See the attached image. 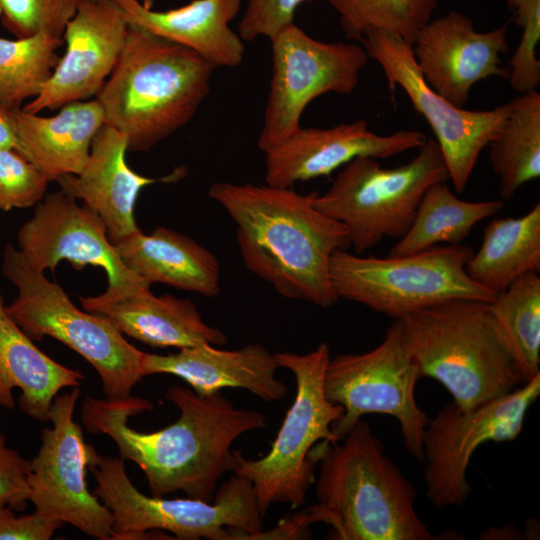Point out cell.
I'll return each instance as SVG.
<instances>
[{
	"label": "cell",
	"instance_id": "obj_12",
	"mask_svg": "<svg viewBox=\"0 0 540 540\" xmlns=\"http://www.w3.org/2000/svg\"><path fill=\"white\" fill-rule=\"evenodd\" d=\"M270 41L272 74L257 141L263 153L302 127L303 112L316 97L351 94L369 58L364 47L317 40L295 23Z\"/></svg>",
	"mask_w": 540,
	"mask_h": 540
},
{
	"label": "cell",
	"instance_id": "obj_14",
	"mask_svg": "<svg viewBox=\"0 0 540 540\" xmlns=\"http://www.w3.org/2000/svg\"><path fill=\"white\" fill-rule=\"evenodd\" d=\"M368 57L382 68L394 94L400 87L426 119L443 155L455 191L464 192L478 158L499 133L510 112L509 102L491 110H466L435 92L422 77L412 45L380 30L362 39Z\"/></svg>",
	"mask_w": 540,
	"mask_h": 540
},
{
	"label": "cell",
	"instance_id": "obj_2",
	"mask_svg": "<svg viewBox=\"0 0 540 540\" xmlns=\"http://www.w3.org/2000/svg\"><path fill=\"white\" fill-rule=\"evenodd\" d=\"M313 194L268 184L214 182L208 196L236 226L248 270L281 296L328 308L339 300L330 279V259L351 247L349 233L313 205Z\"/></svg>",
	"mask_w": 540,
	"mask_h": 540
},
{
	"label": "cell",
	"instance_id": "obj_35",
	"mask_svg": "<svg viewBox=\"0 0 540 540\" xmlns=\"http://www.w3.org/2000/svg\"><path fill=\"white\" fill-rule=\"evenodd\" d=\"M50 181L15 149H0V209L27 208L45 196Z\"/></svg>",
	"mask_w": 540,
	"mask_h": 540
},
{
	"label": "cell",
	"instance_id": "obj_8",
	"mask_svg": "<svg viewBox=\"0 0 540 540\" xmlns=\"http://www.w3.org/2000/svg\"><path fill=\"white\" fill-rule=\"evenodd\" d=\"M275 358L279 367L291 371L295 378L294 401L269 452L249 460L238 451L233 472L252 483L262 516L275 503H286L294 509L305 504L307 491L316 480L317 461L311 451L321 441L340 440L331 427L344 412L327 399L324 391L330 361L327 343L306 354L278 352Z\"/></svg>",
	"mask_w": 540,
	"mask_h": 540
},
{
	"label": "cell",
	"instance_id": "obj_30",
	"mask_svg": "<svg viewBox=\"0 0 540 540\" xmlns=\"http://www.w3.org/2000/svg\"><path fill=\"white\" fill-rule=\"evenodd\" d=\"M495 324L523 382L540 374V277L526 273L489 302Z\"/></svg>",
	"mask_w": 540,
	"mask_h": 540
},
{
	"label": "cell",
	"instance_id": "obj_7",
	"mask_svg": "<svg viewBox=\"0 0 540 540\" xmlns=\"http://www.w3.org/2000/svg\"><path fill=\"white\" fill-rule=\"evenodd\" d=\"M2 274L17 288L6 311L32 340L49 336L80 354L97 371L107 399L132 397L144 377L143 352L109 318L78 309L60 285L32 269L12 245L4 249Z\"/></svg>",
	"mask_w": 540,
	"mask_h": 540
},
{
	"label": "cell",
	"instance_id": "obj_16",
	"mask_svg": "<svg viewBox=\"0 0 540 540\" xmlns=\"http://www.w3.org/2000/svg\"><path fill=\"white\" fill-rule=\"evenodd\" d=\"M18 250L34 270L54 271L62 260L77 270L86 265L101 267L108 286L101 297L107 299L131 295L150 284L130 271L110 242L106 226L99 214L59 190L44 196L34 215L17 233Z\"/></svg>",
	"mask_w": 540,
	"mask_h": 540
},
{
	"label": "cell",
	"instance_id": "obj_36",
	"mask_svg": "<svg viewBox=\"0 0 540 540\" xmlns=\"http://www.w3.org/2000/svg\"><path fill=\"white\" fill-rule=\"evenodd\" d=\"M306 0H248L239 23L238 34L243 41L259 37L272 39L294 23L297 8Z\"/></svg>",
	"mask_w": 540,
	"mask_h": 540
},
{
	"label": "cell",
	"instance_id": "obj_11",
	"mask_svg": "<svg viewBox=\"0 0 540 540\" xmlns=\"http://www.w3.org/2000/svg\"><path fill=\"white\" fill-rule=\"evenodd\" d=\"M420 378L403 342L399 319L374 349L330 358L324 378L325 395L344 410L332 424V432L342 439L364 415L386 414L398 421L409 453L424 462L423 435L429 417L415 399Z\"/></svg>",
	"mask_w": 540,
	"mask_h": 540
},
{
	"label": "cell",
	"instance_id": "obj_41",
	"mask_svg": "<svg viewBox=\"0 0 540 540\" xmlns=\"http://www.w3.org/2000/svg\"><path fill=\"white\" fill-rule=\"evenodd\" d=\"M81 1H96V0H81Z\"/></svg>",
	"mask_w": 540,
	"mask_h": 540
},
{
	"label": "cell",
	"instance_id": "obj_4",
	"mask_svg": "<svg viewBox=\"0 0 540 540\" xmlns=\"http://www.w3.org/2000/svg\"><path fill=\"white\" fill-rule=\"evenodd\" d=\"M216 67L197 52L129 24L117 63L96 96L105 124L144 152L187 125L210 93Z\"/></svg>",
	"mask_w": 540,
	"mask_h": 540
},
{
	"label": "cell",
	"instance_id": "obj_26",
	"mask_svg": "<svg viewBox=\"0 0 540 540\" xmlns=\"http://www.w3.org/2000/svg\"><path fill=\"white\" fill-rule=\"evenodd\" d=\"M84 376L41 351L7 313L0 293V406L14 409L13 389L21 390L20 409L41 422L58 392L78 387Z\"/></svg>",
	"mask_w": 540,
	"mask_h": 540
},
{
	"label": "cell",
	"instance_id": "obj_20",
	"mask_svg": "<svg viewBox=\"0 0 540 540\" xmlns=\"http://www.w3.org/2000/svg\"><path fill=\"white\" fill-rule=\"evenodd\" d=\"M127 151V136L104 124L92 140L82 171L56 180L61 190L81 199L99 214L113 245L139 229L134 207L142 188L157 182H173L185 174L184 168H178L161 178L142 176L128 166Z\"/></svg>",
	"mask_w": 540,
	"mask_h": 540
},
{
	"label": "cell",
	"instance_id": "obj_6",
	"mask_svg": "<svg viewBox=\"0 0 540 540\" xmlns=\"http://www.w3.org/2000/svg\"><path fill=\"white\" fill-rule=\"evenodd\" d=\"M88 470L97 483L95 495L113 516L110 540L148 539L153 530L169 531L180 540H249L263 530L252 483L245 477L233 474L206 502L141 493L120 457L96 452Z\"/></svg>",
	"mask_w": 540,
	"mask_h": 540
},
{
	"label": "cell",
	"instance_id": "obj_10",
	"mask_svg": "<svg viewBox=\"0 0 540 540\" xmlns=\"http://www.w3.org/2000/svg\"><path fill=\"white\" fill-rule=\"evenodd\" d=\"M449 180L435 139H427L408 163L384 168L372 157H358L338 172L329 189L314 193L313 205L343 224L356 254L383 238L400 239L409 229L424 192Z\"/></svg>",
	"mask_w": 540,
	"mask_h": 540
},
{
	"label": "cell",
	"instance_id": "obj_40",
	"mask_svg": "<svg viewBox=\"0 0 540 540\" xmlns=\"http://www.w3.org/2000/svg\"><path fill=\"white\" fill-rule=\"evenodd\" d=\"M506 1H507V4L509 5L511 0H506Z\"/></svg>",
	"mask_w": 540,
	"mask_h": 540
},
{
	"label": "cell",
	"instance_id": "obj_3",
	"mask_svg": "<svg viewBox=\"0 0 540 540\" xmlns=\"http://www.w3.org/2000/svg\"><path fill=\"white\" fill-rule=\"evenodd\" d=\"M319 475L308 523L332 527L337 540L435 539L415 509L417 492L366 421L335 442L312 449Z\"/></svg>",
	"mask_w": 540,
	"mask_h": 540
},
{
	"label": "cell",
	"instance_id": "obj_22",
	"mask_svg": "<svg viewBox=\"0 0 540 540\" xmlns=\"http://www.w3.org/2000/svg\"><path fill=\"white\" fill-rule=\"evenodd\" d=\"M79 299L84 310L106 316L123 335L151 347L182 349L227 342L222 331L204 322L190 299L155 296L150 288L114 299L100 295Z\"/></svg>",
	"mask_w": 540,
	"mask_h": 540
},
{
	"label": "cell",
	"instance_id": "obj_24",
	"mask_svg": "<svg viewBox=\"0 0 540 540\" xmlns=\"http://www.w3.org/2000/svg\"><path fill=\"white\" fill-rule=\"evenodd\" d=\"M123 264L148 284L215 297L220 293L216 256L191 237L158 226L150 234L140 229L116 243Z\"/></svg>",
	"mask_w": 540,
	"mask_h": 540
},
{
	"label": "cell",
	"instance_id": "obj_1",
	"mask_svg": "<svg viewBox=\"0 0 540 540\" xmlns=\"http://www.w3.org/2000/svg\"><path fill=\"white\" fill-rule=\"evenodd\" d=\"M166 399L179 410L167 427L141 432L128 420L153 409L145 398L124 400L86 397L81 420L93 434H105L117 445L120 458L143 471L152 496L177 491L211 502L222 476L237 465L232 445L241 435L266 426V417L254 410L239 409L221 392L202 396L182 386L168 389Z\"/></svg>",
	"mask_w": 540,
	"mask_h": 540
},
{
	"label": "cell",
	"instance_id": "obj_34",
	"mask_svg": "<svg viewBox=\"0 0 540 540\" xmlns=\"http://www.w3.org/2000/svg\"><path fill=\"white\" fill-rule=\"evenodd\" d=\"M516 11V24L522 27V37L511 60L508 79L517 92L536 90L540 83V61L536 47L540 39V0H511Z\"/></svg>",
	"mask_w": 540,
	"mask_h": 540
},
{
	"label": "cell",
	"instance_id": "obj_21",
	"mask_svg": "<svg viewBox=\"0 0 540 540\" xmlns=\"http://www.w3.org/2000/svg\"><path fill=\"white\" fill-rule=\"evenodd\" d=\"M144 376L171 374L186 381L199 395L208 396L224 388H242L260 399L279 401L288 392L276 378L279 367L275 354L261 344H248L236 350L212 345L182 348L169 355L142 354Z\"/></svg>",
	"mask_w": 540,
	"mask_h": 540
},
{
	"label": "cell",
	"instance_id": "obj_25",
	"mask_svg": "<svg viewBox=\"0 0 540 540\" xmlns=\"http://www.w3.org/2000/svg\"><path fill=\"white\" fill-rule=\"evenodd\" d=\"M20 154L39 168L49 181L79 174L92 140L105 124L98 99L65 104L50 117L15 109Z\"/></svg>",
	"mask_w": 540,
	"mask_h": 540
},
{
	"label": "cell",
	"instance_id": "obj_32",
	"mask_svg": "<svg viewBox=\"0 0 540 540\" xmlns=\"http://www.w3.org/2000/svg\"><path fill=\"white\" fill-rule=\"evenodd\" d=\"M339 15L350 39L380 30L413 44L432 19L438 0H325Z\"/></svg>",
	"mask_w": 540,
	"mask_h": 540
},
{
	"label": "cell",
	"instance_id": "obj_27",
	"mask_svg": "<svg viewBox=\"0 0 540 540\" xmlns=\"http://www.w3.org/2000/svg\"><path fill=\"white\" fill-rule=\"evenodd\" d=\"M467 275L497 295L514 280L540 271V204L518 218L492 220L479 250L465 266Z\"/></svg>",
	"mask_w": 540,
	"mask_h": 540
},
{
	"label": "cell",
	"instance_id": "obj_33",
	"mask_svg": "<svg viewBox=\"0 0 540 540\" xmlns=\"http://www.w3.org/2000/svg\"><path fill=\"white\" fill-rule=\"evenodd\" d=\"M81 0H0L1 24L16 38L44 32L63 37Z\"/></svg>",
	"mask_w": 540,
	"mask_h": 540
},
{
	"label": "cell",
	"instance_id": "obj_15",
	"mask_svg": "<svg viewBox=\"0 0 540 540\" xmlns=\"http://www.w3.org/2000/svg\"><path fill=\"white\" fill-rule=\"evenodd\" d=\"M79 396V388L73 387L51 404L52 427L43 430L40 449L30 461L29 502L35 511L87 536L110 540L112 513L87 486L88 466L97 451L85 442L81 426L73 419Z\"/></svg>",
	"mask_w": 540,
	"mask_h": 540
},
{
	"label": "cell",
	"instance_id": "obj_38",
	"mask_svg": "<svg viewBox=\"0 0 540 540\" xmlns=\"http://www.w3.org/2000/svg\"><path fill=\"white\" fill-rule=\"evenodd\" d=\"M63 524L37 511L16 516L7 509L0 514V540H48Z\"/></svg>",
	"mask_w": 540,
	"mask_h": 540
},
{
	"label": "cell",
	"instance_id": "obj_18",
	"mask_svg": "<svg viewBox=\"0 0 540 540\" xmlns=\"http://www.w3.org/2000/svg\"><path fill=\"white\" fill-rule=\"evenodd\" d=\"M507 49L506 25L478 32L472 20L458 11L431 19L412 44L425 82L457 107L465 105L478 81L492 76L508 78L500 58Z\"/></svg>",
	"mask_w": 540,
	"mask_h": 540
},
{
	"label": "cell",
	"instance_id": "obj_19",
	"mask_svg": "<svg viewBox=\"0 0 540 540\" xmlns=\"http://www.w3.org/2000/svg\"><path fill=\"white\" fill-rule=\"evenodd\" d=\"M427 138L413 130L379 135L364 120L329 128L300 127L265 154V184L290 188L297 182L329 176L358 157L385 159L419 149Z\"/></svg>",
	"mask_w": 540,
	"mask_h": 540
},
{
	"label": "cell",
	"instance_id": "obj_31",
	"mask_svg": "<svg viewBox=\"0 0 540 540\" xmlns=\"http://www.w3.org/2000/svg\"><path fill=\"white\" fill-rule=\"evenodd\" d=\"M62 44V37L44 32L0 38V103L17 109L24 100L38 96L59 61Z\"/></svg>",
	"mask_w": 540,
	"mask_h": 540
},
{
	"label": "cell",
	"instance_id": "obj_17",
	"mask_svg": "<svg viewBox=\"0 0 540 540\" xmlns=\"http://www.w3.org/2000/svg\"><path fill=\"white\" fill-rule=\"evenodd\" d=\"M129 22L115 0L81 1L67 22L66 51L23 111L38 114L98 95L124 47Z\"/></svg>",
	"mask_w": 540,
	"mask_h": 540
},
{
	"label": "cell",
	"instance_id": "obj_9",
	"mask_svg": "<svg viewBox=\"0 0 540 540\" xmlns=\"http://www.w3.org/2000/svg\"><path fill=\"white\" fill-rule=\"evenodd\" d=\"M473 253L461 243L386 258L337 250L330 259V279L339 299L360 303L395 320L403 319L452 300L491 302L496 295L465 271Z\"/></svg>",
	"mask_w": 540,
	"mask_h": 540
},
{
	"label": "cell",
	"instance_id": "obj_29",
	"mask_svg": "<svg viewBox=\"0 0 540 540\" xmlns=\"http://www.w3.org/2000/svg\"><path fill=\"white\" fill-rule=\"evenodd\" d=\"M509 104L507 119L488 145L502 200L540 176V93H521Z\"/></svg>",
	"mask_w": 540,
	"mask_h": 540
},
{
	"label": "cell",
	"instance_id": "obj_13",
	"mask_svg": "<svg viewBox=\"0 0 540 540\" xmlns=\"http://www.w3.org/2000/svg\"><path fill=\"white\" fill-rule=\"evenodd\" d=\"M539 395L540 374L469 410L451 401L429 419L423 435L427 499L438 509L462 506L472 490L466 474L476 449L516 439Z\"/></svg>",
	"mask_w": 540,
	"mask_h": 540
},
{
	"label": "cell",
	"instance_id": "obj_28",
	"mask_svg": "<svg viewBox=\"0 0 540 540\" xmlns=\"http://www.w3.org/2000/svg\"><path fill=\"white\" fill-rule=\"evenodd\" d=\"M503 207V200L464 201L446 182L435 183L424 192L408 231L388 256L409 255L441 243L459 244L477 223Z\"/></svg>",
	"mask_w": 540,
	"mask_h": 540
},
{
	"label": "cell",
	"instance_id": "obj_37",
	"mask_svg": "<svg viewBox=\"0 0 540 540\" xmlns=\"http://www.w3.org/2000/svg\"><path fill=\"white\" fill-rule=\"evenodd\" d=\"M29 471L30 461L8 447L5 435L0 433V514L7 509H26L30 492Z\"/></svg>",
	"mask_w": 540,
	"mask_h": 540
},
{
	"label": "cell",
	"instance_id": "obj_23",
	"mask_svg": "<svg viewBox=\"0 0 540 540\" xmlns=\"http://www.w3.org/2000/svg\"><path fill=\"white\" fill-rule=\"evenodd\" d=\"M129 24L181 44L216 68H234L244 58V42L230 23L242 0H193L169 10H153L139 0H115Z\"/></svg>",
	"mask_w": 540,
	"mask_h": 540
},
{
	"label": "cell",
	"instance_id": "obj_5",
	"mask_svg": "<svg viewBox=\"0 0 540 540\" xmlns=\"http://www.w3.org/2000/svg\"><path fill=\"white\" fill-rule=\"evenodd\" d=\"M399 320L421 378L440 382L460 408L472 409L524 384L489 302L452 300Z\"/></svg>",
	"mask_w": 540,
	"mask_h": 540
},
{
	"label": "cell",
	"instance_id": "obj_39",
	"mask_svg": "<svg viewBox=\"0 0 540 540\" xmlns=\"http://www.w3.org/2000/svg\"><path fill=\"white\" fill-rule=\"evenodd\" d=\"M0 149H15L20 153L15 109L0 103Z\"/></svg>",
	"mask_w": 540,
	"mask_h": 540
}]
</instances>
